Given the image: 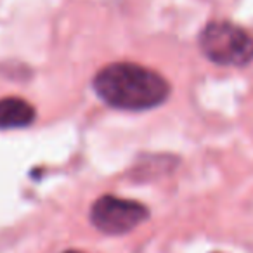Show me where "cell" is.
I'll list each match as a JSON object with an SVG mask.
<instances>
[{
    "instance_id": "7a4b0ae2",
    "label": "cell",
    "mask_w": 253,
    "mask_h": 253,
    "mask_svg": "<svg viewBox=\"0 0 253 253\" xmlns=\"http://www.w3.org/2000/svg\"><path fill=\"white\" fill-rule=\"evenodd\" d=\"M200 47L215 64L246 66L253 61V37L227 21H213L200 33Z\"/></svg>"
},
{
    "instance_id": "277c9868",
    "label": "cell",
    "mask_w": 253,
    "mask_h": 253,
    "mask_svg": "<svg viewBox=\"0 0 253 253\" xmlns=\"http://www.w3.org/2000/svg\"><path fill=\"white\" fill-rule=\"evenodd\" d=\"M35 122V108L21 97L0 99V130L25 128Z\"/></svg>"
},
{
    "instance_id": "3957f363",
    "label": "cell",
    "mask_w": 253,
    "mask_h": 253,
    "mask_svg": "<svg viewBox=\"0 0 253 253\" xmlns=\"http://www.w3.org/2000/svg\"><path fill=\"white\" fill-rule=\"evenodd\" d=\"M149 211L142 203L134 200H123L116 196H101L90 210V220L101 232L120 236L134 231L148 218Z\"/></svg>"
},
{
    "instance_id": "6da1fadb",
    "label": "cell",
    "mask_w": 253,
    "mask_h": 253,
    "mask_svg": "<svg viewBox=\"0 0 253 253\" xmlns=\"http://www.w3.org/2000/svg\"><path fill=\"white\" fill-rule=\"evenodd\" d=\"M94 90L111 108L144 111L169 99L170 85L160 73L141 64L113 63L97 71Z\"/></svg>"
},
{
    "instance_id": "5b68a950",
    "label": "cell",
    "mask_w": 253,
    "mask_h": 253,
    "mask_svg": "<svg viewBox=\"0 0 253 253\" xmlns=\"http://www.w3.org/2000/svg\"><path fill=\"white\" fill-rule=\"evenodd\" d=\"M63 253H84V252H78V250H66V252Z\"/></svg>"
}]
</instances>
